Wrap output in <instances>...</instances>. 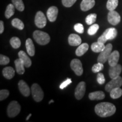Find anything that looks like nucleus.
Masks as SVG:
<instances>
[{"instance_id": "nucleus-21", "label": "nucleus", "mask_w": 122, "mask_h": 122, "mask_svg": "<svg viewBox=\"0 0 122 122\" xmlns=\"http://www.w3.org/2000/svg\"><path fill=\"white\" fill-rule=\"evenodd\" d=\"M105 94L102 91H96L89 94V98L91 100H101L104 99Z\"/></svg>"}, {"instance_id": "nucleus-2", "label": "nucleus", "mask_w": 122, "mask_h": 122, "mask_svg": "<svg viewBox=\"0 0 122 122\" xmlns=\"http://www.w3.org/2000/svg\"><path fill=\"white\" fill-rule=\"evenodd\" d=\"M33 36L36 42L41 45H46L50 40L49 35L41 30H35L33 32Z\"/></svg>"}, {"instance_id": "nucleus-12", "label": "nucleus", "mask_w": 122, "mask_h": 122, "mask_svg": "<svg viewBox=\"0 0 122 122\" xmlns=\"http://www.w3.org/2000/svg\"><path fill=\"white\" fill-rule=\"evenodd\" d=\"M122 66L119 64H117V65L114 66H110L109 69V76L111 79L115 78V77L119 76L120 73L122 72Z\"/></svg>"}, {"instance_id": "nucleus-38", "label": "nucleus", "mask_w": 122, "mask_h": 122, "mask_svg": "<svg viewBox=\"0 0 122 122\" xmlns=\"http://www.w3.org/2000/svg\"><path fill=\"white\" fill-rule=\"evenodd\" d=\"M97 82L100 84H103L105 83V78L102 73H98V75H97Z\"/></svg>"}, {"instance_id": "nucleus-41", "label": "nucleus", "mask_w": 122, "mask_h": 122, "mask_svg": "<svg viewBox=\"0 0 122 122\" xmlns=\"http://www.w3.org/2000/svg\"><path fill=\"white\" fill-rule=\"evenodd\" d=\"M31 115H32V114H30V115H28V117H27V118H26V120H28L30 118V117H31Z\"/></svg>"}, {"instance_id": "nucleus-39", "label": "nucleus", "mask_w": 122, "mask_h": 122, "mask_svg": "<svg viewBox=\"0 0 122 122\" xmlns=\"http://www.w3.org/2000/svg\"><path fill=\"white\" fill-rule=\"evenodd\" d=\"M71 83H72L71 79L68 78L67 79V80H66L65 81H63V83L61 84L59 87H60L61 89H63L64 88L67 87V86L68 85H70Z\"/></svg>"}, {"instance_id": "nucleus-11", "label": "nucleus", "mask_w": 122, "mask_h": 122, "mask_svg": "<svg viewBox=\"0 0 122 122\" xmlns=\"http://www.w3.org/2000/svg\"><path fill=\"white\" fill-rule=\"evenodd\" d=\"M86 90V84L84 81L79 83L75 91V96L77 100H81L84 96Z\"/></svg>"}, {"instance_id": "nucleus-6", "label": "nucleus", "mask_w": 122, "mask_h": 122, "mask_svg": "<svg viewBox=\"0 0 122 122\" xmlns=\"http://www.w3.org/2000/svg\"><path fill=\"white\" fill-rule=\"evenodd\" d=\"M112 49V45L111 44H108L103 51L100 52V55L98 56L97 61L98 62L102 63H105L106 61H108V59L110 55L111 54V51Z\"/></svg>"}, {"instance_id": "nucleus-27", "label": "nucleus", "mask_w": 122, "mask_h": 122, "mask_svg": "<svg viewBox=\"0 0 122 122\" xmlns=\"http://www.w3.org/2000/svg\"><path fill=\"white\" fill-rule=\"evenodd\" d=\"M118 0H108L106 7L109 11H112L117 8L118 5Z\"/></svg>"}, {"instance_id": "nucleus-13", "label": "nucleus", "mask_w": 122, "mask_h": 122, "mask_svg": "<svg viewBox=\"0 0 122 122\" xmlns=\"http://www.w3.org/2000/svg\"><path fill=\"white\" fill-rule=\"evenodd\" d=\"M58 13V10L57 7H50L47 11V16H48L49 20L51 22H55L57 19Z\"/></svg>"}, {"instance_id": "nucleus-25", "label": "nucleus", "mask_w": 122, "mask_h": 122, "mask_svg": "<svg viewBox=\"0 0 122 122\" xmlns=\"http://www.w3.org/2000/svg\"><path fill=\"white\" fill-rule=\"evenodd\" d=\"M122 95V89L120 88H116L112 89L110 92V96L112 99H117Z\"/></svg>"}, {"instance_id": "nucleus-33", "label": "nucleus", "mask_w": 122, "mask_h": 122, "mask_svg": "<svg viewBox=\"0 0 122 122\" xmlns=\"http://www.w3.org/2000/svg\"><path fill=\"white\" fill-rule=\"evenodd\" d=\"M103 67H104V66H103V63H101V62H98L97 63L93 66L92 70L93 72L97 73L102 70L103 69Z\"/></svg>"}, {"instance_id": "nucleus-19", "label": "nucleus", "mask_w": 122, "mask_h": 122, "mask_svg": "<svg viewBox=\"0 0 122 122\" xmlns=\"http://www.w3.org/2000/svg\"><path fill=\"white\" fill-rule=\"evenodd\" d=\"M25 46H26L27 51L28 54L31 57L34 56L35 54V45L31 39H28L27 40L26 42H25Z\"/></svg>"}, {"instance_id": "nucleus-31", "label": "nucleus", "mask_w": 122, "mask_h": 122, "mask_svg": "<svg viewBox=\"0 0 122 122\" xmlns=\"http://www.w3.org/2000/svg\"><path fill=\"white\" fill-rule=\"evenodd\" d=\"M96 18H97L96 14H91L88 15L85 18V22L88 25H91L96 22Z\"/></svg>"}, {"instance_id": "nucleus-16", "label": "nucleus", "mask_w": 122, "mask_h": 122, "mask_svg": "<svg viewBox=\"0 0 122 122\" xmlns=\"http://www.w3.org/2000/svg\"><path fill=\"white\" fill-rule=\"evenodd\" d=\"M95 5L94 0H83L81 2L80 8L83 11H86L92 9Z\"/></svg>"}, {"instance_id": "nucleus-3", "label": "nucleus", "mask_w": 122, "mask_h": 122, "mask_svg": "<svg viewBox=\"0 0 122 122\" xmlns=\"http://www.w3.org/2000/svg\"><path fill=\"white\" fill-rule=\"evenodd\" d=\"M118 32L115 28H109L104 31L103 34L98 39L97 41L105 43L107 41L111 40L117 37Z\"/></svg>"}, {"instance_id": "nucleus-35", "label": "nucleus", "mask_w": 122, "mask_h": 122, "mask_svg": "<svg viewBox=\"0 0 122 122\" xmlns=\"http://www.w3.org/2000/svg\"><path fill=\"white\" fill-rule=\"evenodd\" d=\"M10 62V59L4 55H0V65H6Z\"/></svg>"}, {"instance_id": "nucleus-14", "label": "nucleus", "mask_w": 122, "mask_h": 122, "mask_svg": "<svg viewBox=\"0 0 122 122\" xmlns=\"http://www.w3.org/2000/svg\"><path fill=\"white\" fill-rule=\"evenodd\" d=\"M20 92L25 97H28L30 94V89L28 85L23 80H20L18 83Z\"/></svg>"}, {"instance_id": "nucleus-34", "label": "nucleus", "mask_w": 122, "mask_h": 122, "mask_svg": "<svg viewBox=\"0 0 122 122\" xmlns=\"http://www.w3.org/2000/svg\"><path fill=\"white\" fill-rule=\"evenodd\" d=\"M9 96V91L6 89H2L0 91V101L4 100Z\"/></svg>"}, {"instance_id": "nucleus-8", "label": "nucleus", "mask_w": 122, "mask_h": 122, "mask_svg": "<svg viewBox=\"0 0 122 122\" xmlns=\"http://www.w3.org/2000/svg\"><path fill=\"white\" fill-rule=\"evenodd\" d=\"M71 69L74 71L75 74L77 76H81L83 73V66L81 61L79 59H74L71 61L70 63Z\"/></svg>"}, {"instance_id": "nucleus-22", "label": "nucleus", "mask_w": 122, "mask_h": 122, "mask_svg": "<svg viewBox=\"0 0 122 122\" xmlns=\"http://www.w3.org/2000/svg\"><path fill=\"white\" fill-rule=\"evenodd\" d=\"M2 74L6 79H11L15 75V70L11 67H6L3 69Z\"/></svg>"}, {"instance_id": "nucleus-28", "label": "nucleus", "mask_w": 122, "mask_h": 122, "mask_svg": "<svg viewBox=\"0 0 122 122\" xmlns=\"http://www.w3.org/2000/svg\"><path fill=\"white\" fill-rule=\"evenodd\" d=\"M11 24L13 27H14L15 28H18V30H23L24 25L23 22L20 20L18 19V18H15V19H13L11 22Z\"/></svg>"}, {"instance_id": "nucleus-20", "label": "nucleus", "mask_w": 122, "mask_h": 122, "mask_svg": "<svg viewBox=\"0 0 122 122\" xmlns=\"http://www.w3.org/2000/svg\"><path fill=\"white\" fill-rule=\"evenodd\" d=\"M15 68H16V71L18 74L22 75L25 72V69H24V64L23 62L20 59H16L14 61Z\"/></svg>"}, {"instance_id": "nucleus-37", "label": "nucleus", "mask_w": 122, "mask_h": 122, "mask_svg": "<svg viewBox=\"0 0 122 122\" xmlns=\"http://www.w3.org/2000/svg\"><path fill=\"white\" fill-rule=\"evenodd\" d=\"M74 30L79 33H83L84 31L83 25L81 23H77L74 25Z\"/></svg>"}, {"instance_id": "nucleus-26", "label": "nucleus", "mask_w": 122, "mask_h": 122, "mask_svg": "<svg viewBox=\"0 0 122 122\" xmlns=\"http://www.w3.org/2000/svg\"><path fill=\"white\" fill-rule=\"evenodd\" d=\"M15 8V7L14 6V5L13 4L8 5L5 11V17L7 19H9V18H11V16L14 14Z\"/></svg>"}, {"instance_id": "nucleus-15", "label": "nucleus", "mask_w": 122, "mask_h": 122, "mask_svg": "<svg viewBox=\"0 0 122 122\" xmlns=\"http://www.w3.org/2000/svg\"><path fill=\"white\" fill-rule=\"evenodd\" d=\"M119 57L120 54L118 51L115 50V51L111 52L109 59H108V62H109V65L110 66H114L117 65L118 63Z\"/></svg>"}, {"instance_id": "nucleus-9", "label": "nucleus", "mask_w": 122, "mask_h": 122, "mask_svg": "<svg viewBox=\"0 0 122 122\" xmlns=\"http://www.w3.org/2000/svg\"><path fill=\"white\" fill-rule=\"evenodd\" d=\"M35 23L38 28H42L46 24V18L42 11H38L35 18Z\"/></svg>"}, {"instance_id": "nucleus-29", "label": "nucleus", "mask_w": 122, "mask_h": 122, "mask_svg": "<svg viewBox=\"0 0 122 122\" xmlns=\"http://www.w3.org/2000/svg\"><path fill=\"white\" fill-rule=\"evenodd\" d=\"M13 4L15 8L20 11H23L24 10V5L22 0H12Z\"/></svg>"}, {"instance_id": "nucleus-1", "label": "nucleus", "mask_w": 122, "mask_h": 122, "mask_svg": "<svg viewBox=\"0 0 122 122\" xmlns=\"http://www.w3.org/2000/svg\"><path fill=\"white\" fill-rule=\"evenodd\" d=\"M95 112L99 117L106 118L115 114L116 107L115 105L110 102H102L97 104L94 109Z\"/></svg>"}, {"instance_id": "nucleus-7", "label": "nucleus", "mask_w": 122, "mask_h": 122, "mask_svg": "<svg viewBox=\"0 0 122 122\" xmlns=\"http://www.w3.org/2000/svg\"><path fill=\"white\" fill-rule=\"evenodd\" d=\"M122 85V77L120 76L112 79L105 86V90L108 92H110L112 89L116 88H120Z\"/></svg>"}, {"instance_id": "nucleus-24", "label": "nucleus", "mask_w": 122, "mask_h": 122, "mask_svg": "<svg viewBox=\"0 0 122 122\" xmlns=\"http://www.w3.org/2000/svg\"><path fill=\"white\" fill-rule=\"evenodd\" d=\"M105 46H106L105 45L104 43L97 41L92 44L91 49L93 52L95 53L101 52L102 51L104 50Z\"/></svg>"}, {"instance_id": "nucleus-23", "label": "nucleus", "mask_w": 122, "mask_h": 122, "mask_svg": "<svg viewBox=\"0 0 122 122\" xmlns=\"http://www.w3.org/2000/svg\"><path fill=\"white\" fill-rule=\"evenodd\" d=\"M89 49V45L87 43H83L79 45V46L76 49L75 53L76 55L78 57H81L83 56L87 51Z\"/></svg>"}, {"instance_id": "nucleus-40", "label": "nucleus", "mask_w": 122, "mask_h": 122, "mask_svg": "<svg viewBox=\"0 0 122 122\" xmlns=\"http://www.w3.org/2000/svg\"><path fill=\"white\" fill-rule=\"evenodd\" d=\"M4 22L3 21H0V33L2 34L4 32Z\"/></svg>"}, {"instance_id": "nucleus-5", "label": "nucleus", "mask_w": 122, "mask_h": 122, "mask_svg": "<svg viewBox=\"0 0 122 122\" xmlns=\"http://www.w3.org/2000/svg\"><path fill=\"white\" fill-rule=\"evenodd\" d=\"M31 93L33 98L36 102H40L44 98V92L40 85L35 83L31 86Z\"/></svg>"}, {"instance_id": "nucleus-36", "label": "nucleus", "mask_w": 122, "mask_h": 122, "mask_svg": "<svg viewBox=\"0 0 122 122\" xmlns=\"http://www.w3.org/2000/svg\"><path fill=\"white\" fill-rule=\"evenodd\" d=\"M77 0H62V4L64 6L66 7H71Z\"/></svg>"}, {"instance_id": "nucleus-4", "label": "nucleus", "mask_w": 122, "mask_h": 122, "mask_svg": "<svg viewBox=\"0 0 122 122\" xmlns=\"http://www.w3.org/2000/svg\"><path fill=\"white\" fill-rule=\"evenodd\" d=\"M21 110L20 105L17 101H13L9 103L7 107V115L10 118H14L19 114Z\"/></svg>"}, {"instance_id": "nucleus-17", "label": "nucleus", "mask_w": 122, "mask_h": 122, "mask_svg": "<svg viewBox=\"0 0 122 122\" xmlns=\"http://www.w3.org/2000/svg\"><path fill=\"white\" fill-rule=\"evenodd\" d=\"M68 43L71 46H76L80 45L81 43V39L79 35L76 34H71L68 36Z\"/></svg>"}, {"instance_id": "nucleus-10", "label": "nucleus", "mask_w": 122, "mask_h": 122, "mask_svg": "<svg viewBox=\"0 0 122 122\" xmlns=\"http://www.w3.org/2000/svg\"><path fill=\"white\" fill-rule=\"evenodd\" d=\"M120 16L118 12L115 10L110 11L107 15V20L111 24L116 25L118 24L120 22Z\"/></svg>"}, {"instance_id": "nucleus-30", "label": "nucleus", "mask_w": 122, "mask_h": 122, "mask_svg": "<svg viewBox=\"0 0 122 122\" xmlns=\"http://www.w3.org/2000/svg\"><path fill=\"white\" fill-rule=\"evenodd\" d=\"M11 46L14 49L19 48L21 45V41L18 37H13L10 40Z\"/></svg>"}, {"instance_id": "nucleus-32", "label": "nucleus", "mask_w": 122, "mask_h": 122, "mask_svg": "<svg viewBox=\"0 0 122 122\" xmlns=\"http://www.w3.org/2000/svg\"><path fill=\"white\" fill-rule=\"evenodd\" d=\"M99 29V25L97 24H93L88 28V33L89 35H95Z\"/></svg>"}, {"instance_id": "nucleus-42", "label": "nucleus", "mask_w": 122, "mask_h": 122, "mask_svg": "<svg viewBox=\"0 0 122 122\" xmlns=\"http://www.w3.org/2000/svg\"><path fill=\"white\" fill-rule=\"evenodd\" d=\"M51 102H54V101H53V100H51V101H50L49 102V104H50V103H51Z\"/></svg>"}, {"instance_id": "nucleus-18", "label": "nucleus", "mask_w": 122, "mask_h": 122, "mask_svg": "<svg viewBox=\"0 0 122 122\" xmlns=\"http://www.w3.org/2000/svg\"><path fill=\"white\" fill-rule=\"evenodd\" d=\"M18 56L19 58L22 60L24 64L25 67L28 68L30 67L32 65V61L30 58V57L27 56L26 53L24 52L23 50L20 51L18 53Z\"/></svg>"}]
</instances>
